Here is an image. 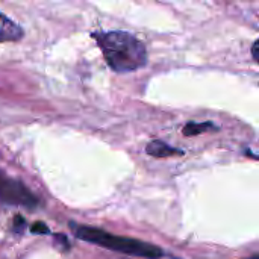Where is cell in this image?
<instances>
[{"mask_svg":"<svg viewBox=\"0 0 259 259\" xmlns=\"http://www.w3.org/2000/svg\"><path fill=\"white\" fill-rule=\"evenodd\" d=\"M252 56H253V59L259 64V39L255 41L253 46H252Z\"/></svg>","mask_w":259,"mask_h":259,"instance_id":"obj_8","label":"cell"},{"mask_svg":"<svg viewBox=\"0 0 259 259\" xmlns=\"http://www.w3.org/2000/svg\"><path fill=\"white\" fill-rule=\"evenodd\" d=\"M146 153L153 156V158H168V156H175V155H184L182 150L175 149L171 146H168L167 143L161 141V140H153L147 144L146 147Z\"/></svg>","mask_w":259,"mask_h":259,"instance_id":"obj_5","label":"cell"},{"mask_svg":"<svg viewBox=\"0 0 259 259\" xmlns=\"http://www.w3.org/2000/svg\"><path fill=\"white\" fill-rule=\"evenodd\" d=\"M14 226H15V229H17V231H18V229H21V226H24V220H23L21 217H18V215H17V217L14 219Z\"/></svg>","mask_w":259,"mask_h":259,"instance_id":"obj_9","label":"cell"},{"mask_svg":"<svg viewBox=\"0 0 259 259\" xmlns=\"http://www.w3.org/2000/svg\"><path fill=\"white\" fill-rule=\"evenodd\" d=\"M0 199L3 202L20 205V206L32 208L36 205V197L23 184L3 178H0Z\"/></svg>","mask_w":259,"mask_h":259,"instance_id":"obj_3","label":"cell"},{"mask_svg":"<svg viewBox=\"0 0 259 259\" xmlns=\"http://www.w3.org/2000/svg\"><path fill=\"white\" fill-rule=\"evenodd\" d=\"M70 228L73 229L74 235L79 240H83L87 243H91V244H96V246H100V247H105V249H109L123 255L144 259H159L164 256V252L161 247L135 240V238L114 235V234H109L106 231L91 228V226H83V225L76 226L74 223H70Z\"/></svg>","mask_w":259,"mask_h":259,"instance_id":"obj_2","label":"cell"},{"mask_svg":"<svg viewBox=\"0 0 259 259\" xmlns=\"http://www.w3.org/2000/svg\"><path fill=\"white\" fill-rule=\"evenodd\" d=\"M206 131H217V127L211 123V121H203V123H196V121H190L184 126L182 134L185 137H196L200 135Z\"/></svg>","mask_w":259,"mask_h":259,"instance_id":"obj_6","label":"cell"},{"mask_svg":"<svg viewBox=\"0 0 259 259\" xmlns=\"http://www.w3.org/2000/svg\"><path fill=\"white\" fill-rule=\"evenodd\" d=\"M30 231L33 232V234H49V228H47V225H44L42 222H38V223H33V226L30 228Z\"/></svg>","mask_w":259,"mask_h":259,"instance_id":"obj_7","label":"cell"},{"mask_svg":"<svg viewBox=\"0 0 259 259\" xmlns=\"http://www.w3.org/2000/svg\"><path fill=\"white\" fill-rule=\"evenodd\" d=\"M23 38V29L9 17L0 14V42L18 41Z\"/></svg>","mask_w":259,"mask_h":259,"instance_id":"obj_4","label":"cell"},{"mask_svg":"<svg viewBox=\"0 0 259 259\" xmlns=\"http://www.w3.org/2000/svg\"><path fill=\"white\" fill-rule=\"evenodd\" d=\"M93 38L99 44L109 68L117 73L135 71L147 64L146 46L129 32H94Z\"/></svg>","mask_w":259,"mask_h":259,"instance_id":"obj_1","label":"cell"}]
</instances>
